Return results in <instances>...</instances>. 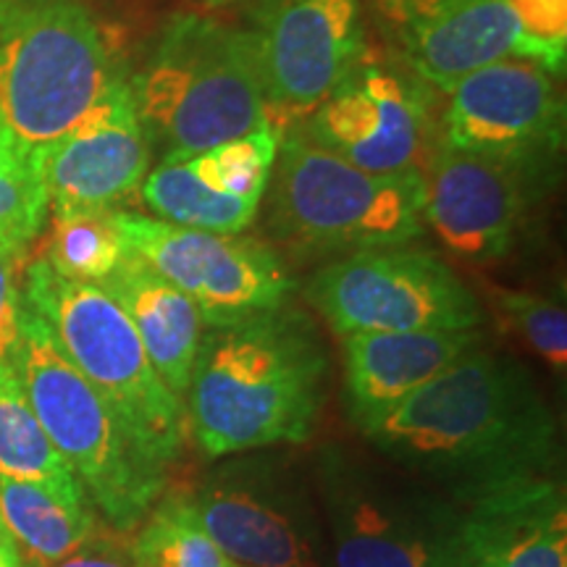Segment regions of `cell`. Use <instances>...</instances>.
Segmentation results:
<instances>
[{"mask_svg":"<svg viewBox=\"0 0 567 567\" xmlns=\"http://www.w3.org/2000/svg\"><path fill=\"white\" fill-rule=\"evenodd\" d=\"M203 6H208V9H226V6H237V3H245V0H200Z\"/></svg>","mask_w":567,"mask_h":567,"instance_id":"33","label":"cell"},{"mask_svg":"<svg viewBox=\"0 0 567 567\" xmlns=\"http://www.w3.org/2000/svg\"><path fill=\"white\" fill-rule=\"evenodd\" d=\"M134 567H245L226 555L200 526L184 496H168L132 538Z\"/></svg>","mask_w":567,"mask_h":567,"instance_id":"26","label":"cell"},{"mask_svg":"<svg viewBox=\"0 0 567 567\" xmlns=\"http://www.w3.org/2000/svg\"><path fill=\"white\" fill-rule=\"evenodd\" d=\"M329 354L300 310L276 308L203 334L187 415L208 457L310 439L326 400Z\"/></svg>","mask_w":567,"mask_h":567,"instance_id":"2","label":"cell"},{"mask_svg":"<svg viewBox=\"0 0 567 567\" xmlns=\"http://www.w3.org/2000/svg\"><path fill=\"white\" fill-rule=\"evenodd\" d=\"M21 302L51 331L71 365L116 410L163 471L184 446L187 410L155 371L122 305L101 284L66 279L45 258L27 266Z\"/></svg>","mask_w":567,"mask_h":567,"instance_id":"5","label":"cell"},{"mask_svg":"<svg viewBox=\"0 0 567 567\" xmlns=\"http://www.w3.org/2000/svg\"><path fill=\"white\" fill-rule=\"evenodd\" d=\"M0 476L24 481L76 478L40 425L11 363H0Z\"/></svg>","mask_w":567,"mask_h":567,"instance_id":"23","label":"cell"},{"mask_svg":"<svg viewBox=\"0 0 567 567\" xmlns=\"http://www.w3.org/2000/svg\"><path fill=\"white\" fill-rule=\"evenodd\" d=\"M48 567H134L132 542L122 530L97 526L71 555Z\"/></svg>","mask_w":567,"mask_h":567,"instance_id":"31","label":"cell"},{"mask_svg":"<svg viewBox=\"0 0 567 567\" xmlns=\"http://www.w3.org/2000/svg\"><path fill=\"white\" fill-rule=\"evenodd\" d=\"M465 567H567L563 484L536 478L465 505Z\"/></svg>","mask_w":567,"mask_h":567,"instance_id":"19","label":"cell"},{"mask_svg":"<svg viewBox=\"0 0 567 567\" xmlns=\"http://www.w3.org/2000/svg\"><path fill=\"white\" fill-rule=\"evenodd\" d=\"M496 308L513 326L517 337L547 363L551 371L563 375L567 365V313L563 305L542 295L496 289Z\"/></svg>","mask_w":567,"mask_h":567,"instance_id":"28","label":"cell"},{"mask_svg":"<svg viewBox=\"0 0 567 567\" xmlns=\"http://www.w3.org/2000/svg\"><path fill=\"white\" fill-rule=\"evenodd\" d=\"M21 258L9 250H0V363L17 358L21 337V287H19Z\"/></svg>","mask_w":567,"mask_h":567,"instance_id":"30","label":"cell"},{"mask_svg":"<svg viewBox=\"0 0 567 567\" xmlns=\"http://www.w3.org/2000/svg\"><path fill=\"white\" fill-rule=\"evenodd\" d=\"M118 210L55 213L45 260L66 279L103 284L126 258Z\"/></svg>","mask_w":567,"mask_h":567,"instance_id":"25","label":"cell"},{"mask_svg":"<svg viewBox=\"0 0 567 567\" xmlns=\"http://www.w3.org/2000/svg\"><path fill=\"white\" fill-rule=\"evenodd\" d=\"M126 250L182 289L205 326L221 329L284 308L295 281L271 247L245 234L187 229L118 210Z\"/></svg>","mask_w":567,"mask_h":567,"instance_id":"12","label":"cell"},{"mask_svg":"<svg viewBox=\"0 0 567 567\" xmlns=\"http://www.w3.org/2000/svg\"><path fill=\"white\" fill-rule=\"evenodd\" d=\"M375 19L402 66L450 92L473 71L520 59L507 0H373Z\"/></svg>","mask_w":567,"mask_h":567,"instance_id":"16","label":"cell"},{"mask_svg":"<svg viewBox=\"0 0 567 567\" xmlns=\"http://www.w3.org/2000/svg\"><path fill=\"white\" fill-rule=\"evenodd\" d=\"M425 176V226L467 264H494L515 247L534 184L481 155L436 147Z\"/></svg>","mask_w":567,"mask_h":567,"instance_id":"17","label":"cell"},{"mask_svg":"<svg viewBox=\"0 0 567 567\" xmlns=\"http://www.w3.org/2000/svg\"><path fill=\"white\" fill-rule=\"evenodd\" d=\"M276 137L305 122L363 53L360 0H260L250 27Z\"/></svg>","mask_w":567,"mask_h":567,"instance_id":"14","label":"cell"},{"mask_svg":"<svg viewBox=\"0 0 567 567\" xmlns=\"http://www.w3.org/2000/svg\"><path fill=\"white\" fill-rule=\"evenodd\" d=\"M520 30V61L563 74L567 55V0H507Z\"/></svg>","mask_w":567,"mask_h":567,"instance_id":"29","label":"cell"},{"mask_svg":"<svg viewBox=\"0 0 567 567\" xmlns=\"http://www.w3.org/2000/svg\"><path fill=\"white\" fill-rule=\"evenodd\" d=\"M48 210L51 200L38 151L24 145L0 116V250L24 258L48 221Z\"/></svg>","mask_w":567,"mask_h":567,"instance_id":"24","label":"cell"},{"mask_svg":"<svg viewBox=\"0 0 567 567\" xmlns=\"http://www.w3.org/2000/svg\"><path fill=\"white\" fill-rule=\"evenodd\" d=\"M478 344L476 329L342 337L344 402L350 421L360 431H368Z\"/></svg>","mask_w":567,"mask_h":567,"instance_id":"18","label":"cell"},{"mask_svg":"<svg viewBox=\"0 0 567 567\" xmlns=\"http://www.w3.org/2000/svg\"><path fill=\"white\" fill-rule=\"evenodd\" d=\"M13 368L40 425L97 513L122 534L142 526L158 505L166 471L134 442L116 410L69 363L27 305Z\"/></svg>","mask_w":567,"mask_h":567,"instance_id":"4","label":"cell"},{"mask_svg":"<svg viewBox=\"0 0 567 567\" xmlns=\"http://www.w3.org/2000/svg\"><path fill=\"white\" fill-rule=\"evenodd\" d=\"M101 287L130 316L147 358L166 386L179 400H187L205 334L197 305L134 252H126Z\"/></svg>","mask_w":567,"mask_h":567,"instance_id":"20","label":"cell"},{"mask_svg":"<svg viewBox=\"0 0 567 567\" xmlns=\"http://www.w3.org/2000/svg\"><path fill=\"white\" fill-rule=\"evenodd\" d=\"M130 87L163 158H189L266 126L252 32L200 13H182L163 27Z\"/></svg>","mask_w":567,"mask_h":567,"instance_id":"3","label":"cell"},{"mask_svg":"<svg viewBox=\"0 0 567 567\" xmlns=\"http://www.w3.org/2000/svg\"><path fill=\"white\" fill-rule=\"evenodd\" d=\"M0 567H34L17 544H0Z\"/></svg>","mask_w":567,"mask_h":567,"instance_id":"32","label":"cell"},{"mask_svg":"<svg viewBox=\"0 0 567 567\" xmlns=\"http://www.w3.org/2000/svg\"><path fill=\"white\" fill-rule=\"evenodd\" d=\"M305 122V137L371 174L425 172L439 147L434 87L368 48Z\"/></svg>","mask_w":567,"mask_h":567,"instance_id":"10","label":"cell"},{"mask_svg":"<svg viewBox=\"0 0 567 567\" xmlns=\"http://www.w3.org/2000/svg\"><path fill=\"white\" fill-rule=\"evenodd\" d=\"M0 544H13L9 528H6V523H3V515H0Z\"/></svg>","mask_w":567,"mask_h":567,"instance_id":"34","label":"cell"},{"mask_svg":"<svg viewBox=\"0 0 567 567\" xmlns=\"http://www.w3.org/2000/svg\"><path fill=\"white\" fill-rule=\"evenodd\" d=\"M187 505L213 542L245 567H334L308 486L274 460L226 463Z\"/></svg>","mask_w":567,"mask_h":567,"instance_id":"11","label":"cell"},{"mask_svg":"<svg viewBox=\"0 0 567 567\" xmlns=\"http://www.w3.org/2000/svg\"><path fill=\"white\" fill-rule=\"evenodd\" d=\"M396 471L457 505L551 478L557 423L530 373L502 354L467 350L363 431Z\"/></svg>","mask_w":567,"mask_h":567,"instance_id":"1","label":"cell"},{"mask_svg":"<svg viewBox=\"0 0 567 567\" xmlns=\"http://www.w3.org/2000/svg\"><path fill=\"white\" fill-rule=\"evenodd\" d=\"M276 153H279V137L268 126H260L184 161L189 163L197 179L216 193L260 203L271 182Z\"/></svg>","mask_w":567,"mask_h":567,"instance_id":"27","label":"cell"},{"mask_svg":"<svg viewBox=\"0 0 567 567\" xmlns=\"http://www.w3.org/2000/svg\"><path fill=\"white\" fill-rule=\"evenodd\" d=\"M439 145L505 163L542 184L565 145V101L557 76L520 59L473 71L446 92Z\"/></svg>","mask_w":567,"mask_h":567,"instance_id":"13","label":"cell"},{"mask_svg":"<svg viewBox=\"0 0 567 567\" xmlns=\"http://www.w3.org/2000/svg\"><path fill=\"white\" fill-rule=\"evenodd\" d=\"M318 505L334 567H465V509L402 471L329 450Z\"/></svg>","mask_w":567,"mask_h":567,"instance_id":"8","label":"cell"},{"mask_svg":"<svg viewBox=\"0 0 567 567\" xmlns=\"http://www.w3.org/2000/svg\"><path fill=\"white\" fill-rule=\"evenodd\" d=\"M0 515L21 555L48 567L95 530L97 509L76 478L24 481L0 476Z\"/></svg>","mask_w":567,"mask_h":567,"instance_id":"21","label":"cell"},{"mask_svg":"<svg viewBox=\"0 0 567 567\" xmlns=\"http://www.w3.org/2000/svg\"><path fill=\"white\" fill-rule=\"evenodd\" d=\"M38 163L53 216L116 210L130 200L153 163L130 80L113 84L66 134L38 151Z\"/></svg>","mask_w":567,"mask_h":567,"instance_id":"15","label":"cell"},{"mask_svg":"<svg viewBox=\"0 0 567 567\" xmlns=\"http://www.w3.org/2000/svg\"><path fill=\"white\" fill-rule=\"evenodd\" d=\"M124 80L82 0H0V116L42 151Z\"/></svg>","mask_w":567,"mask_h":567,"instance_id":"6","label":"cell"},{"mask_svg":"<svg viewBox=\"0 0 567 567\" xmlns=\"http://www.w3.org/2000/svg\"><path fill=\"white\" fill-rule=\"evenodd\" d=\"M268 187L274 237L302 252L402 247L425 231L423 172H363L302 132L281 137Z\"/></svg>","mask_w":567,"mask_h":567,"instance_id":"7","label":"cell"},{"mask_svg":"<svg viewBox=\"0 0 567 567\" xmlns=\"http://www.w3.org/2000/svg\"><path fill=\"white\" fill-rule=\"evenodd\" d=\"M140 193L155 218L200 231L243 234L260 210V203L210 189L184 158H163L147 172Z\"/></svg>","mask_w":567,"mask_h":567,"instance_id":"22","label":"cell"},{"mask_svg":"<svg viewBox=\"0 0 567 567\" xmlns=\"http://www.w3.org/2000/svg\"><path fill=\"white\" fill-rule=\"evenodd\" d=\"M305 297L339 337L465 331L484 321L478 297L444 260L381 247L323 266Z\"/></svg>","mask_w":567,"mask_h":567,"instance_id":"9","label":"cell"}]
</instances>
